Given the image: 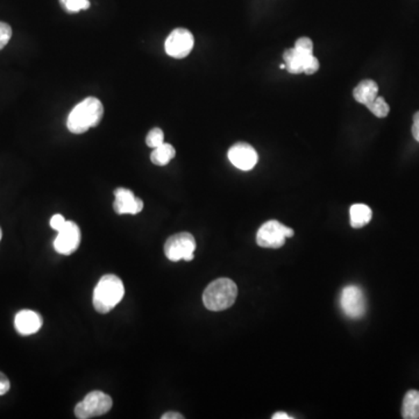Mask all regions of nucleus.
<instances>
[{
  "label": "nucleus",
  "mask_w": 419,
  "mask_h": 419,
  "mask_svg": "<svg viewBox=\"0 0 419 419\" xmlns=\"http://www.w3.org/2000/svg\"><path fill=\"white\" fill-rule=\"evenodd\" d=\"M175 148L172 147V145L163 142L161 146L154 148V151H151V160L154 165H167L175 158Z\"/></svg>",
  "instance_id": "nucleus-17"
},
{
  "label": "nucleus",
  "mask_w": 419,
  "mask_h": 419,
  "mask_svg": "<svg viewBox=\"0 0 419 419\" xmlns=\"http://www.w3.org/2000/svg\"><path fill=\"white\" fill-rule=\"evenodd\" d=\"M11 388V384L8 377L5 375L4 372H0V396L6 394Z\"/></svg>",
  "instance_id": "nucleus-24"
},
{
  "label": "nucleus",
  "mask_w": 419,
  "mask_h": 419,
  "mask_svg": "<svg viewBox=\"0 0 419 419\" xmlns=\"http://www.w3.org/2000/svg\"><path fill=\"white\" fill-rule=\"evenodd\" d=\"M163 142H165V134L161 129L156 127L148 132L147 138H146V144L148 147L156 148L161 146Z\"/></svg>",
  "instance_id": "nucleus-20"
},
{
  "label": "nucleus",
  "mask_w": 419,
  "mask_h": 419,
  "mask_svg": "<svg viewBox=\"0 0 419 419\" xmlns=\"http://www.w3.org/2000/svg\"><path fill=\"white\" fill-rule=\"evenodd\" d=\"M294 236L290 227L284 226L277 220H269L258 229L256 243L260 247L279 248L284 246L287 238Z\"/></svg>",
  "instance_id": "nucleus-6"
},
{
  "label": "nucleus",
  "mask_w": 419,
  "mask_h": 419,
  "mask_svg": "<svg viewBox=\"0 0 419 419\" xmlns=\"http://www.w3.org/2000/svg\"><path fill=\"white\" fill-rule=\"evenodd\" d=\"M229 160L236 168L248 172L254 168L258 163V153L251 145L246 142H238L229 148Z\"/></svg>",
  "instance_id": "nucleus-10"
},
{
  "label": "nucleus",
  "mask_w": 419,
  "mask_h": 419,
  "mask_svg": "<svg viewBox=\"0 0 419 419\" xmlns=\"http://www.w3.org/2000/svg\"><path fill=\"white\" fill-rule=\"evenodd\" d=\"M318 58H315L313 54L308 55L306 61H305L304 74H306V75H313L315 72H318Z\"/></svg>",
  "instance_id": "nucleus-23"
},
{
  "label": "nucleus",
  "mask_w": 419,
  "mask_h": 419,
  "mask_svg": "<svg viewBox=\"0 0 419 419\" xmlns=\"http://www.w3.org/2000/svg\"><path fill=\"white\" fill-rule=\"evenodd\" d=\"M412 135L416 141L419 142V111L416 112L413 115V125H412Z\"/></svg>",
  "instance_id": "nucleus-26"
},
{
  "label": "nucleus",
  "mask_w": 419,
  "mask_h": 419,
  "mask_svg": "<svg viewBox=\"0 0 419 419\" xmlns=\"http://www.w3.org/2000/svg\"><path fill=\"white\" fill-rule=\"evenodd\" d=\"M196 251L194 236L188 232L177 233L169 238L165 244V254L172 262L179 260L192 261Z\"/></svg>",
  "instance_id": "nucleus-5"
},
{
  "label": "nucleus",
  "mask_w": 419,
  "mask_h": 419,
  "mask_svg": "<svg viewBox=\"0 0 419 419\" xmlns=\"http://www.w3.org/2000/svg\"><path fill=\"white\" fill-rule=\"evenodd\" d=\"M81 244V229L74 222H65V226L58 231L54 240V249L58 254L70 255L77 251Z\"/></svg>",
  "instance_id": "nucleus-9"
},
{
  "label": "nucleus",
  "mask_w": 419,
  "mask_h": 419,
  "mask_svg": "<svg viewBox=\"0 0 419 419\" xmlns=\"http://www.w3.org/2000/svg\"><path fill=\"white\" fill-rule=\"evenodd\" d=\"M310 54H302L295 48H290L284 53V61L288 72L294 75L304 72L305 61Z\"/></svg>",
  "instance_id": "nucleus-14"
},
{
  "label": "nucleus",
  "mask_w": 419,
  "mask_h": 419,
  "mask_svg": "<svg viewBox=\"0 0 419 419\" xmlns=\"http://www.w3.org/2000/svg\"><path fill=\"white\" fill-rule=\"evenodd\" d=\"M194 35L186 28H176L165 40V53L174 58H184L194 48Z\"/></svg>",
  "instance_id": "nucleus-7"
},
{
  "label": "nucleus",
  "mask_w": 419,
  "mask_h": 419,
  "mask_svg": "<svg viewBox=\"0 0 419 419\" xmlns=\"http://www.w3.org/2000/svg\"><path fill=\"white\" fill-rule=\"evenodd\" d=\"M237 296V284L232 279L222 277L208 284L203 294V303L210 311H222L234 304Z\"/></svg>",
  "instance_id": "nucleus-3"
},
{
  "label": "nucleus",
  "mask_w": 419,
  "mask_h": 419,
  "mask_svg": "<svg viewBox=\"0 0 419 419\" xmlns=\"http://www.w3.org/2000/svg\"><path fill=\"white\" fill-rule=\"evenodd\" d=\"M340 306L348 318H362L365 313V298L361 288L354 284L345 287L341 293Z\"/></svg>",
  "instance_id": "nucleus-8"
},
{
  "label": "nucleus",
  "mask_w": 419,
  "mask_h": 419,
  "mask_svg": "<svg viewBox=\"0 0 419 419\" xmlns=\"http://www.w3.org/2000/svg\"><path fill=\"white\" fill-rule=\"evenodd\" d=\"M272 419H291L293 417L288 415V413H284V412H277L275 415L272 416Z\"/></svg>",
  "instance_id": "nucleus-28"
},
{
  "label": "nucleus",
  "mask_w": 419,
  "mask_h": 419,
  "mask_svg": "<svg viewBox=\"0 0 419 419\" xmlns=\"http://www.w3.org/2000/svg\"><path fill=\"white\" fill-rule=\"evenodd\" d=\"M104 115V106L98 98L88 97L72 108L67 120L72 133L82 134L91 127H96Z\"/></svg>",
  "instance_id": "nucleus-1"
},
{
  "label": "nucleus",
  "mask_w": 419,
  "mask_h": 419,
  "mask_svg": "<svg viewBox=\"0 0 419 419\" xmlns=\"http://www.w3.org/2000/svg\"><path fill=\"white\" fill-rule=\"evenodd\" d=\"M1 236H3V233H1V229H0V240H1Z\"/></svg>",
  "instance_id": "nucleus-29"
},
{
  "label": "nucleus",
  "mask_w": 419,
  "mask_h": 419,
  "mask_svg": "<svg viewBox=\"0 0 419 419\" xmlns=\"http://www.w3.org/2000/svg\"><path fill=\"white\" fill-rule=\"evenodd\" d=\"M351 225L354 229H361L367 225L372 219V212L365 204H354L351 208Z\"/></svg>",
  "instance_id": "nucleus-16"
},
{
  "label": "nucleus",
  "mask_w": 419,
  "mask_h": 419,
  "mask_svg": "<svg viewBox=\"0 0 419 419\" xmlns=\"http://www.w3.org/2000/svg\"><path fill=\"white\" fill-rule=\"evenodd\" d=\"M11 38V26L6 24V22H0V51L10 42Z\"/></svg>",
  "instance_id": "nucleus-22"
},
{
  "label": "nucleus",
  "mask_w": 419,
  "mask_h": 419,
  "mask_svg": "<svg viewBox=\"0 0 419 419\" xmlns=\"http://www.w3.org/2000/svg\"><path fill=\"white\" fill-rule=\"evenodd\" d=\"M125 287L122 279L113 274H108L98 281L93 290L92 303L96 311L108 313L122 302Z\"/></svg>",
  "instance_id": "nucleus-2"
},
{
  "label": "nucleus",
  "mask_w": 419,
  "mask_h": 419,
  "mask_svg": "<svg viewBox=\"0 0 419 419\" xmlns=\"http://www.w3.org/2000/svg\"><path fill=\"white\" fill-rule=\"evenodd\" d=\"M62 8L69 13H77L90 8L89 0H60Z\"/></svg>",
  "instance_id": "nucleus-19"
},
{
  "label": "nucleus",
  "mask_w": 419,
  "mask_h": 419,
  "mask_svg": "<svg viewBox=\"0 0 419 419\" xmlns=\"http://www.w3.org/2000/svg\"><path fill=\"white\" fill-rule=\"evenodd\" d=\"M377 95H379V85L372 79H365L359 83L353 91L355 101L362 105L369 104L377 97Z\"/></svg>",
  "instance_id": "nucleus-13"
},
{
  "label": "nucleus",
  "mask_w": 419,
  "mask_h": 419,
  "mask_svg": "<svg viewBox=\"0 0 419 419\" xmlns=\"http://www.w3.org/2000/svg\"><path fill=\"white\" fill-rule=\"evenodd\" d=\"M112 404L113 401L111 396L103 391H91L76 405L75 415L79 419L95 418L108 413L111 410Z\"/></svg>",
  "instance_id": "nucleus-4"
},
{
  "label": "nucleus",
  "mask_w": 419,
  "mask_h": 419,
  "mask_svg": "<svg viewBox=\"0 0 419 419\" xmlns=\"http://www.w3.org/2000/svg\"><path fill=\"white\" fill-rule=\"evenodd\" d=\"M295 49L302 54H313V43L309 38H301L295 43Z\"/></svg>",
  "instance_id": "nucleus-21"
},
{
  "label": "nucleus",
  "mask_w": 419,
  "mask_h": 419,
  "mask_svg": "<svg viewBox=\"0 0 419 419\" xmlns=\"http://www.w3.org/2000/svg\"><path fill=\"white\" fill-rule=\"evenodd\" d=\"M402 417L404 419H419V391L406 393L402 406Z\"/></svg>",
  "instance_id": "nucleus-15"
},
{
  "label": "nucleus",
  "mask_w": 419,
  "mask_h": 419,
  "mask_svg": "<svg viewBox=\"0 0 419 419\" xmlns=\"http://www.w3.org/2000/svg\"><path fill=\"white\" fill-rule=\"evenodd\" d=\"M43 319L38 312L22 310L15 317V327L22 336H31L42 327Z\"/></svg>",
  "instance_id": "nucleus-12"
},
{
  "label": "nucleus",
  "mask_w": 419,
  "mask_h": 419,
  "mask_svg": "<svg viewBox=\"0 0 419 419\" xmlns=\"http://www.w3.org/2000/svg\"><path fill=\"white\" fill-rule=\"evenodd\" d=\"M365 106L377 118H386L389 115V111H391V108H389L387 101H384V98L380 97V96H377L374 101H370Z\"/></svg>",
  "instance_id": "nucleus-18"
},
{
  "label": "nucleus",
  "mask_w": 419,
  "mask_h": 419,
  "mask_svg": "<svg viewBox=\"0 0 419 419\" xmlns=\"http://www.w3.org/2000/svg\"><path fill=\"white\" fill-rule=\"evenodd\" d=\"M65 217L62 215H55L51 217V229H55V231H58V229H61L63 226H65Z\"/></svg>",
  "instance_id": "nucleus-25"
},
{
  "label": "nucleus",
  "mask_w": 419,
  "mask_h": 419,
  "mask_svg": "<svg viewBox=\"0 0 419 419\" xmlns=\"http://www.w3.org/2000/svg\"><path fill=\"white\" fill-rule=\"evenodd\" d=\"M115 201L113 208L118 215H138L144 208V202L135 197L133 191L125 188H118L115 191Z\"/></svg>",
  "instance_id": "nucleus-11"
},
{
  "label": "nucleus",
  "mask_w": 419,
  "mask_h": 419,
  "mask_svg": "<svg viewBox=\"0 0 419 419\" xmlns=\"http://www.w3.org/2000/svg\"><path fill=\"white\" fill-rule=\"evenodd\" d=\"M162 419H183L184 418V416L181 415V413H177V412H167L165 415L162 416Z\"/></svg>",
  "instance_id": "nucleus-27"
}]
</instances>
